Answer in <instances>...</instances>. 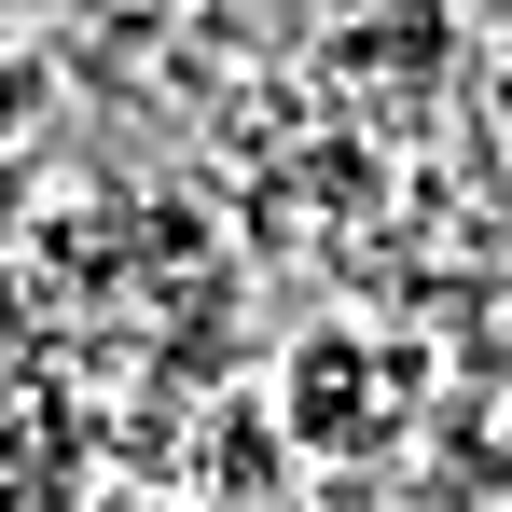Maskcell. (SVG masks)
<instances>
[{
  "instance_id": "obj_1",
  "label": "cell",
  "mask_w": 512,
  "mask_h": 512,
  "mask_svg": "<svg viewBox=\"0 0 512 512\" xmlns=\"http://www.w3.org/2000/svg\"><path fill=\"white\" fill-rule=\"evenodd\" d=\"M28 111H42V70H28V56H14V42H0V139H14V125H28Z\"/></svg>"
},
{
  "instance_id": "obj_2",
  "label": "cell",
  "mask_w": 512,
  "mask_h": 512,
  "mask_svg": "<svg viewBox=\"0 0 512 512\" xmlns=\"http://www.w3.org/2000/svg\"><path fill=\"white\" fill-rule=\"evenodd\" d=\"M14 28H42V0H0V42H14Z\"/></svg>"
}]
</instances>
